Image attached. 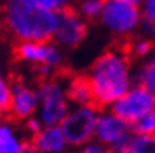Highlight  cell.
<instances>
[{"instance_id": "cell-1", "label": "cell", "mask_w": 155, "mask_h": 153, "mask_svg": "<svg viewBox=\"0 0 155 153\" xmlns=\"http://www.w3.org/2000/svg\"><path fill=\"white\" fill-rule=\"evenodd\" d=\"M93 88L94 105L111 108L136 83L132 56L122 49H110L94 59L86 74Z\"/></svg>"}, {"instance_id": "cell-2", "label": "cell", "mask_w": 155, "mask_h": 153, "mask_svg": "<svg viewBox=\"0 0 155 153\" xmlns=\"http://www.w3.org/2000/svg\"><path fill=\"white\" fill-rule=\"evenodd\" d=\"M2 11V24L6 33L17 42L52 41L60 13L38 8L22 0H6Z\"/></svg>"}, {"instance_id": "cell-3", "label": "cell", "mask_w": 155, "mask_h": 153, "mask_svg": "<svg viewBox=\"0 0 155 153\" xmlns=\"http://www.w3.org/2000/svg\"><path fill=\"white\" fill-rule=\"evenodd\" d=\"M99 21L116 38H132L143 25L141 8L129 0H105Z\"/></svg>"}, {"instance_id": "cell-4", "label": "cell", "mask_w": 155, "mask_h": 153, "mask_svg": "<svg viewBox=\"0 0 155 153\" xmlns=\"http://www.w3.org/2000/svg\"><path fill=\"white\" fill-rule=\"evenodd\" d=\"M16 56L38 70L41 78H50L63 66V49L53 41H28L17 42Z\"/></svg>"}, {"instance_id": "cell-5", "label": "cell", "mask_w": 155, "mask_h": 153, "mask_svg": "<svg viewBox=\"0 0 155 153\" xmlns=\"http://www.w3.org/2000/svg\"><path fill=\"white\" fill-rule=\"evenodd\" d=\"M39 92V108L38 117L44 125H60L68 116L72 103L68 97L66 83L58 78H44L38 86Z\"/></svg>"}, {"instance_id": "cell-6", "label": "cell", "mask_w": 155, "mask_h": 153, "mask_svg": "<svg viewBox=\"0 0 155 153\" xmlns=\"http://www.w3.org/2000/svg\"><path fill=\"white\" fill-rule=\"evenodd\" d=\"M99 114L100 108L94 103L72 105L64 120L60 123V127L69 142V147L81 148L85 144L94 139Z\"/></svg>"}, {"instance_id": "cell-7", "label": "cell", "mask_w": 155, "mask_h": 153, "mask_svg": "<svg viewBox=\"0 0 155 153\" xmlns=\"http://www.w3.org/2000/svg\"><path fill=\"white\" fill-rule=\"evenodd\" d=\"M132 138H133V130L129 122L121 119L110 108L100 110L94 134L96 141L107 145L111 151H116L129 148Z\"/></svg>"}, {"instance_id": "cell-8", "label": "cell", "mask_w": 155, "mask_h": 153, "mask_svg": "<svg viewBox=\"0 0 155 153\" xmlns=\"http://www.w3.org/2000/svg\"><path fill=\"white\" fill-rule=\"evenodd\" d=\"M110 110L132 125L146 114L155 111V94L147 88L135 83Z\"/></svg>"}, {"instance_id": "cell-9", "label": "cell", "mask_w": 155, "mask_h": 153, "mask_svg": "<svg viewBox=\"0 0 155 153\" xmlns=\"http://www.w3.org/2000/svg\"><path fill=\"white\" fill-rule=\"evenodd\" d=\"M86 34H88L86 19L77 10L69 8V10L60 13L58 25L52 41L63 50H71L78 47L85 41Z\"/></svg>"}, {"instance_id": "cell-10", "label": "cell", "mask_w": 155, "mask_h": 153, "mask_svg": "<svg viewBox=\"0 0 155 153\" xmlns=\"http://www.w3.org/2000/svg\"><path fill=\"white\" fill-rule=\"evenodd\" d=\"M39 108V92L38 88L28 83L17 80L13 81V92H11V103H10V114L16 120H27L38 114Z\"/></svg>"}, {"instance_id": "cell-11", "label": "cell", "mask_w": 155, "mask_h": 153, "mask_svg": "<svg viewBox=\"0 0 155 153\" xmlns=\"http://www.w3.org/2000/svg\"><path fill=\"white\" fill-rule=\"evenodd\" d=\"M31 145L39 153H64L69 142L60 125H44L39 133L30 139Z\"/></svg>"}, {"instance_id": "cell-12", "label": "cell", "mask_w": 155, "mask_h": 153, "mask_svg": "<svg viewBox=\"0 0 155 153\" xmlns=\"http://www.w3.org/2000/svg\"><path fill=\"white\" fill-rule=\"evenodd\" d=\"M27 139L11 120H0V153H22Z\"/></svg>"}, {"instance_id": "cell-13", "label": "cell", "mask_w": 155, "mask_h": 153, "mask_svg": "<svg viewBox=\"0 0 155 153\" xmlns=\"http://www.w3.org/2000/svg\"><path fill=\"white\" fill-rule=\"evenodd\" d=\"M68 97L72 105H89L94 103L93 88L89 84L86 75H75L71 77L66 81Z\"/></svg>"}, {"instance_id": "cell-14", "label": "cell", "mask_w": 155, "mask_h": 153, "mask_svg": "<svg viewBox=\"0 0 155 153\" xmlns=\"http://www.w3.org/2000/svg\"><path fill=\"white\" fill-rule=\"evenodd\" d=\"M135 81L155 94V50L135 70Z\"/></svg>"}, {"instance_id": "cell-15", "label": "cell", "mask_w": 155, "mask_h": 153, "mask_svg": "<svg viewBox=\"0 0 155 153\" xmlns=\"http://www.w3.org/2000/svg\"><path fill=\"white\" fill-rule=\"evenodd\" d=\"M127 53L133 58L138 59H146L150 53L153 52V41H150L146 36H140V38H133L129 46H127Z\"/></svg>"}, {"instance_id": "cell-16", "label": "cell", "mask_w": 155, "mask_h": 153, "mask_svg": "<svg viewBox=\"0 0 155 153\" xmlns=\"http://www.w3.org/2000/svg\"><path fill=\"white\" fill-rule=\"evenodd\" d=\"M129 150L130 153H155V134H133Z\"/></svg>"}, {"instance_id": "cell-17", "label": "cell", "mask_w": 155, "mask_h": 153, "mask_svg": "<svg viewBox=\"0 0 155 153\" xmlns=\"http://www.w3.org/2000/svg\"><path fill=\"white\" fill-rule=\"evenodd\" d=\"M104 3H105V0H78L77 11L86 21L99 19L104 10Z\"/></svg>"}, {"instance_id": "cell-18", "label": "cell", "mask_w": 155, "mask_h": 153, "mask_svg": "<svg viewBox=\"0 0 155 153\" xmlns=\"http://www.w3.org/2000/svg\"><path fill=\"white\" fill-rule=\"evenodd\" d=\"M11 92H13V83L0 72V116L10 113Z\"/></svg>"}, {"instance_id": "cell-19", "label": "cell", "mask_w": 155, "mask_h": 153, "mask_svg": "<svg viewBox=\"0 0 155 153\" xmlns=\"http://www.w3.org/2000/svg\"><path fill=\"white\" fill-rule=\"evenodd\" d=\"M22 2L38 8H44V10H49V11L61 13L64 10H69L74 0H22Z\"/></svg>"}, {"instance_id": "cell-20", "label": "cell", "mask_w": 155, "mask_h": 153, "mask_svg": "<svg viewBox=\"0 0 155 153\" xmlns=\"http://www.w3.org/2000/svg\"><path fill=\"white\" fill-rule=\"evenodd\" d=\"M133 134H155V111L132 123Z\"/></svg>"}, {"instance_id": "cell-21", "label": "cell", "mask_w": 155, "mask_h": 153, "mask_svg": "<svg viewBox=\"0 0 155 153\" xmlns=\"http://www.w3.org/2000/svg\"><path fill=\"white\" fill-rule=\"evenodd\" d=\"M140 8H141L143 22L155 24V0H143Z\"/></svg>"}, {"instance_id": "cell-22", "label": "cell", "mask_w": 155, "mask_h": 153, "mask_svg": "<svg viewBox=\"0 0 155 153\" xmlns=\"http://www.w3.org/2000/svg\"><path fill=\"white\" fill-rule=\"evenodd\" d=\"M42 127H44V123L41 122V119L38 116H33V117L24 120V130L27 134H30V138H33L36 133H39Z\"/></svg>"}, {"instance_id": "cell-23", "label": "cell", "mask_w": 155, "mask_h": 153, "mask_svg": "<svg viewBox=\"0 0 155 153\" xmlns=\"http://www.w3.org/2000/svg\"><path fill=\"white\" fill-rule=\"evenodd\" d=\"M80 153H111V150L107 145H104V144H100L99 141L93 139L80 148Z\"/></svg>"}, {"instance_id": "cell-24", "label": "cell", "mask_w": 155, "mask_h": 153, "mask_svg": "<svg viewBox=\"0 0 155 153\" xmlns=\"http://www.w3.org/2000/svg\"><path fill=\"white\" fill-rule=\"evenodd\" d=\"M141 30H143V36H146V38H149L150 41H153V42H155V24L143 22Z\"/></svg>"}, {"instance_id": "cell-25", "label": "cell", "mask_w": 155, "mask_h": 153, "mask_svg": "<svg viewBox=\"0 0 155 153\" xmlns=\"http://www.w3.org/2000/svg\"><path fill=\"white\" fill-rule=\"evenodd\" d=\"M22 153H39V151L31 145V142H28V144H27V147L24 148V151H22Z\"/></svg>"}, {"instance_id": "cell-26", "label": "cell", "mask_w": 155, "mask_h": 153, "mask_svg": "<svg viewBox=\"0 0 155 153\" xmlns=\"http://www.w3.org/2000/svg\"><path fill=\"white\" fill-rule=\"evenodd\" d=\"M111 153H130L129 148H124V150H116V151H111Z\"/></svg>"}, {"instance_id": "cell-27", "label": "cell", "mask_w": 155, "mask_h": 153, "mask_svg": "<svg viewBox=\"0 0 155 153\" xmlns=\"http://www.w3.org/2000/svg\"><path fill=\"white\" fill-rule=\"evenodd\" d=\"M129 2H132V3H135V5H141L143 0H129Z\"/></svg>"}, {"instance_id": "cell-28", "label": "cell", "mask_w": 155, "mask_h": 153, "mask_svg": "<svg viewBox=\"0 0 155 153\" xmlns=\"http://www.w3.org/2000/svg\"><path fill=\"white\" fill-rule=\"evenodd\" d=\"M5 2H6V0H0V8L3 6V3H5Z\"/></svg>"}]
</instances>
